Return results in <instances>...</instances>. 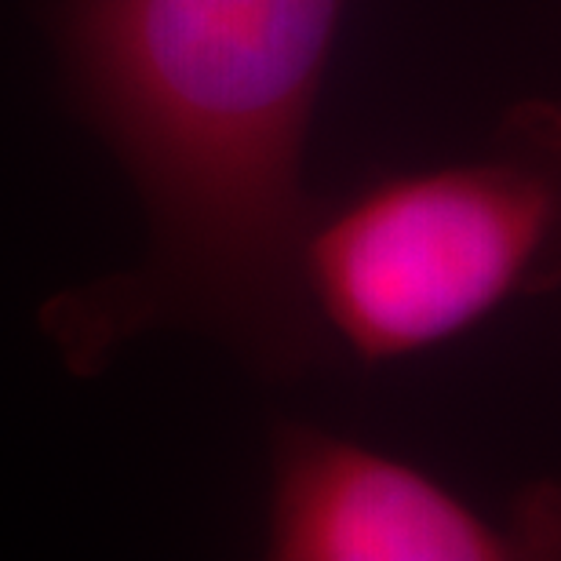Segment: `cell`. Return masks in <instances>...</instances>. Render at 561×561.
Here are the masks:
<instances>
[{
    "label": "cell",
    "mask_w": 561,
    "mask_h": 561,
    "mask_svg": "<svg viewBox=\"0 0 561 561\" xmlns=\"http://www.w3.org/2000/svg\"><path fill=\"white\" fill-rule=\"evenodd\" d=\"M260 561H561V485L489 514L405 459L288 423Z\"/></svg>",
    "instance_id": "3957f363"
},
{
    "label": "cell",
    "mask_w": 561,
    "mask_h": 561,
    "mask_svg": "<svg viewBox=\"0 0 561 561\" xmlns=\"http://www.w3.org/2000/svg\"><path fill=\"white\" fill-rule=\"evenodd\" d=\"M346 0H62L81 110L146 211L136 271L55 296L44 332L81 376L153 329L211 332L263 368L310 346L299 157Z\"/></svg>",
    "instance_id": "6da1fadb"
},
{
    "label": "cell",
    "mask_w": 561,
    "mask_h": 561,
    "mask_svg": "<svg viewBox=\"0 0 561 561\" xmlns=\"http://www.w3.org/2000/svg\"><path fill=\"white\" fill-rule=\"evenodd\" d=\"M554 219V194L525 168L467 164L387 179L307 227L302 296L368 365L423 354L522 288Z\"/></svg>",
    "instance_id": "7a4b0ae2"
}]
</instances>
